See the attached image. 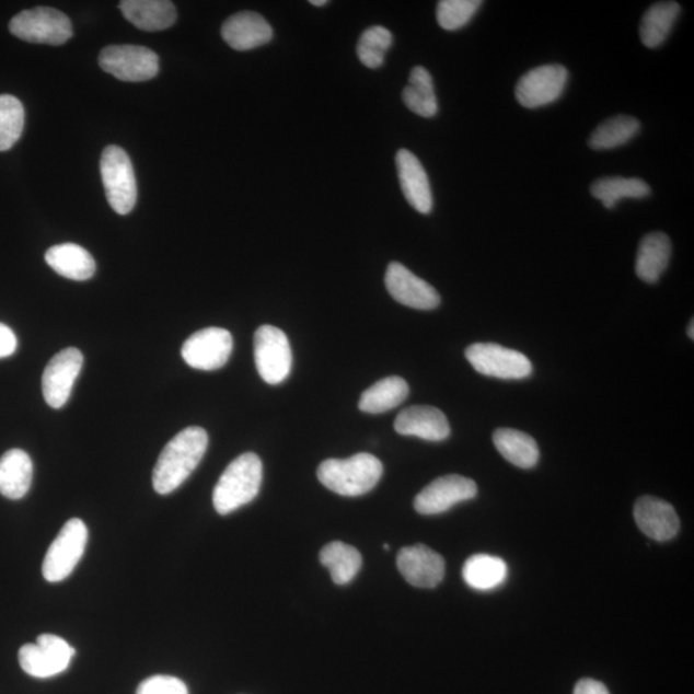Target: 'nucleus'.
<instances>
[{
  "mask_svg": "<svg viewBox=\"0 0 694 694\" xmlns=\"http://www.w3.org/2000/svg\"><path fill=\"white\" fill-rule=\"evenodd\" d=\"M640 123L632 116H615L605 120L589 138L590 149L595 151L614 150L638 135Z\"/></svg>",
  "mask_w": 694,
  "mask_h": 694,
  "instance_id": "obj_31",
  "label": "nucleus"
},
{
  "mask_svg": "<svg viewBox=\"0 0 694 694\" xmlns=\"http://www.w3.org/2000/svg\"><path fill=\"white\" fill-rule=\"evenodd\" d=\"M482 4L479 0H441L437 11L439 25L448 32L460 31L474 19Z\"/></svg>",
  "mask_w": 694,
  "mask_h": 694,
  "instance_id": "obj_35",
  "label": "nucleus"
},
{
  "mask_svg": "<svg viewBox=\"0 0 694 694\" xmlns=\"http://www.w3.org/2000/svg\"><path fill=\"white\" fill-rule=\"evenodd\" d=\"M320 559L328 568L331 578L337 586L349 585L363 564L359 551L343 542H332L324 546Z\"/></svg>",
  "mask_w": 694,
  "mask_h": 694,
  "instance_id": "obj_29",
  "label": "nucleus"
},
{
  "mask_svg": "<svg viewBox=\"0 0 694 694\" xmlns=\"http://www.w3.org/2000/svg\"><path fill=\"white\" fill-rule=\"evenodd\" d=\"M393 46V34L383 26H372L361 34L357 54L368 69H379L385 62V56Z\"/></svg>",
  "mask_w": 694,
  "mask_h": 694,
  "instance_id": "obj_34",
  "label": "nucleus"
},
{
  "mask_svg": "<svg viewBox=\"0 0 694 694\" xmlns=\"http://www.w3.org/2000/svg\"><path fill=\"white\" fill-rule=\"evenodd\" d=\"M466 358L475 371L499 380H523L533 373V363L517 350L498 344H474L467 347Z\"/></svg>",
  "mask_w": 694,
  "mask_h": 694,
  "instance_id": "obj_7",
  "label": "nucleus"
},
{
  "mask_svg": "<svg viewBox=\"0 0 694 694\" xmlns=\"http://www.w3.org/2000/svg\"><path fill=\"white\" fill-rule=\"evenodd\" d=\"M73 655L76 649L61 637L42 634L36 644H27L20 648L19 661L26 674L47 679L68 670Z\"/></svg>",
  "mask_w": 694,
  "mask_h": 694,
  "instance_id": "obj_9",
  "label": "nucleus"
},
{
  "mask_svg": "<svg viewBox=\"0 0 694 694\" xmlns=\"http://www.w3.org/2000/svg\"><path fill=\"white\" fill-rule=\"evenodd\" d=\"M466 585L476 590H491L504 585L508 567L504 559L490 555H475L466 560L462 570Z\"/></svg>",
  "mask_w": 694,
  "mask_h": 694,
  "instance_id": "obj_30",
  "label": "nucleus"
},
{
  "mask_svg": "<svg viewBox=\"0 0 694 694\" xmlns=\"http://www.w3.org/2000/svg\"><path fill=\"white\" fill-rule=\"evenodd\" d=\"M119 9L130 24L143 32H160L172 27L176 10L167 0H124Z\"/></svg>",
  "mask_w": 694,
  "mask_h": 694,
  "instance_id": "obj_21",
  "label": "nucleus"
},
{
  "mask_svg": "<svg viewBox=\"0 0 694 694\" xmlns=\"http://www.w3.org/2000/svg\"><path fill=\"white\" fill-rule=\"evenodd\" d=\"M383 550L390 551V545L389 544L383 545Z\"/></svg>",
  "mask_w": 694,
  "mask_h": 694,
  "instance_id": "obj_41",
  "label": "nucleus"
},
{
  "mask_svg": "<svg viewBox=\"0 0 694 694\" xmlns=\"http://www.w3.org/2000/svg\"><path fill=\"white\" fill-rule=\"evenodd\" d=\"M671 256V241L662 232H653L641 240L635 273L646 284H656L667 270Z\"/></svg>",
  "mask_w": 694,
  "mask_h": 694,
  "instance_id": "obj_24",
  "label": "nucleus"
},
{
  "mask_svg": "<svg viewBox=\"0 0 694 694\" xmlns=\"http://www.w3.org/2000/svg\"><path fill=\"white\" fill-rule=\"evenodd\" d=\"M18 350V337L5 324L0 323V359L9 358Z\"/></svg>",
  "mask_w": 694,
  "mask_h": 694,
  "instance_id": "obj_37",
  "label": "nucleus"
},
{
  "mask_svg": "<svg viewBox=\"0 0 694 694\" xmlns=\"http://www.w3.org/2000/svg\"><path fill=\"white\" fill-rule=\"evenodd\" d=\"M634 519L638 528L657 542L670 541L681 527L674 507L655 497H641L637 500Z\"/></svg>",
  "mask_w": 694,
  "mask_h": 694,
  "instance_id": "obj_19",
  "label": "nucleus"
},
{
  "mask_svg": "<svg viewBox=\"0 0 694 694\" xmlns=\"http://www.w3.org/2000/svg\"><path fill=\"white\" fill-rule=\"evenodd\" d=\"M88 537L90 535L83 521L71 519L66 522L44 558V579L49 582L68 579L84 555Z\"/></svg>",
  "mask_w": 694,
  "mask_h": 694,
  "instance_id": "obj_6",
  "label": "nucleus"
},
{
  "mask_svg": "<svg viewBox=\"0 0 694 694\" xmlns=\"http://www.w3.org/2000/svg\"><path fill=\"white\" fill-rule=\"evenodd\" d=\"M33 461L24 450L11 449L0 458V494L18 500L24 498L33 483Z\"/></svg>",
  "mask_w": 694,
  "mask_h": 694,
  "instance_id": "obj_22",
  "label": "nucleus"
},
{
  "mask_svg": "<svg viewBox=\"0 0 694 694\" xmlns=\"http://www.w3.org/2000/svg\"><path fill=\"white\" fill-rule=\"evenodd\" d=\"M273 35L269 22L255 12L235 13L221 27V36L228 46L241 51L265 46Z\"/></svg>",
  "mask_w": 694,
  "mask_h": 694,
  "instance_id": "obj_20",
  "label": "nucleus"
},
{
  "mask_svg": "<svg viewBox=\"0 0 694 694\" xmlns=\"http://www.w3.org/2000/svg\"><path fill=\"white\" fill-rule=\"evenodd\" d=\"M693 329H694V322H693V320H692V321H691V324H690V326H689V336L691 337V339H694Z\"/></svg>",
  "mask_w": 694,
  "mask_h": 694,
  "instance_id": "obj_40",
  "label": "nucleus"
},
{
  "mask_svg": "<svg viewBox=\"0 0 694 694\" xmlns=\"http://www.w3.org/2000/svg\"><path fill=\"white\" fill-rule=\"evenodd\" d=\"M46 262L57 275L79 282L91 279L97 269L93 256L76 243L50 247L46 253Z\"/></svg>",
  "mask_w": 694,
  "mask_h": 694,
  "instance_id": "obj_23",
  "label": "nucleus"
},
{
  "mask_svg": "<svg viewBox=\"0 0 694 694\" xmlns=\"http://www.w3.org/2000/svg\"><path fill=\"white\" fill-rule=\"evenodd\" d=\"M493 442L501 456L516 467L529 470L536 466L541 453L530 435L513 428H498L493 435Z\"/></svg>",
  "mask_w": 694,
  "mask_h": 694,
  "instance_id": "obj_25",
  "label": "nucleus"
},
{
  "mask_svg": "<svg viewBox=\"0 0 694 694\" xmlns=\"http://www.w3.org/2000/svg\"><path fill=\"white\" fill-rule=\"evenodd\" d=\"M102 70L123 81L151 80L160 70L159 56L140 46H109L101 51Z\"/></svg>",
  "mask_w": 694,
  "mask_h": 694,
  "instance_id": "obj_10",
  "label": "nucleus"
},
{
  "mask_svg": "<svg viewBox=\"0 0 694 694\" xmlns=\"http://www.w3.org/2000/svg\"><path fill=\"white\" fill-rule=\"evenodd\" d=\"M383 466L379 458L359 453L346 460H327L321 463L316 475L331 491L343 497H359L379 484Z\"/></svg>",
  "mask_w": 694,
  "mask_h": 694,
  "instance_id": "obj_2",
  "label": "nucleus"
},
{
  "mask_svg": "<svg viewBox=\"0 0 694 694\" xmlns=\"http://www.w3.org/2000/svg\"><path fill=\"white\" fill-rule=\"evenodd\" d=\"M310 4H313L315 7H323L328 4V0H312V2H310Z\"/></svg>",
  "mask_w": 694,
  "mask_h": 694,
  "instance_id": "obj_39",
  "label": "nucleus"
},
{
  "mask_svg": "<svg viewBox=\"0 0 694 694\" xmlns=\"http://www.w3.org/2000/svg\"><path fill=\"white\" fill-rule=\"evenodd\" d=\"M574 694H610V692L603 683L587 678L576 684Z\"/></svg>",
  "mask_w": 694,
  "mask_h": 694,
  "instance_id": "obj_38",
  "label": "nucleus"
},
{
  "mask_svg": "<svg viewBox=\"0 0 694 694\" xmlns=\"http://www.w3.org/2000/svg\"><path fill=\"white\" fill-rule=\"evenodd\" d=\"M233 351L231 332L210 327L196 332L182 347L186 363L199 371H216L227 365Z\"/></svg>",
  "mask_w": 694,
  "mask_h": 694,
  "instance_id": "obj_11",
  "label": "nucleus"
},
{
  "mask_svg": "<svg viewBox=\"0 0 694 694\" xmlns=\"http://www.w3.org/2000/svg\"><path fill=\"white\" fill-rule=\"evenodd\" d=\"M396 564L398 571L413 587L430 589L438 587L444 579V559L424 544L405 546L398 552Z\"/></svg>",
  "mask_w": 694,
  "mask_h": 694,
  "instance_id": "obj_16",
  "label": "nucleus"
},
{
  "mask_svg": "<svg viewBox=\"0 0 694 694\" xmlns=\"http://www.w3.org/2000/svg\"><path fill=\"white\" fill-rule=\"evenodd\" d=\"M403 101L412 113L431 119L439 113L437 93H435L431 73L423 66L413 69L409 84L404 88Z\"/></svg>",
  "mask_w": 694,
  "mask_h": 694,
  "instance_id": "obj_27",
  "label": "nucleus"
},
{
  "mask_svg": "<svg viewBox=\"0 0 694 694\" xmlns=\"http://www.w3.org/2000/svg\"><path fill=\"white\" fill-rule=\"evenodd\" d=\"M679 13L681 5L676 2H660L649 7L640 22L641 43L648 48L660 47L668 39Z\"/></svg>",
  "mask_w": 694,
  "mask_h": 694,
  "instance_id": "obj_28",
  "label": "nucleus"
},
{
  "mask_svg": "<svg viewBox=\"0 0 694 694\" xmlns=\"http://www.w3.org/2000/svg\"><path fill=\"white\" fill-rule=\"evenodd\" d=\"M476 496L477 485L474 479L449 475L439 477L427 485L416 497L415 508L420 514H439Z\"/></svg>",
  "mask_w": 694,
  "mask_h": 694,
  "instance_id": "obj_14",
  "label": "nucleus"
},
{
  "mask_svg": "<svg viewBox=\"0 0 694 694\" xmlns=\"http://www.w3.org/2000/svg\"><path fill=\"white\" fill-rule=\"evenodd\" d=\"M10 32L21 41L61 46L72 36L71 21L49 7L22 11L10 22Z\"/></svg>",
  "mask_w": 694,
  "mask_h": 694,
  "instance_id": "obj_5",
  "label": "nucleus"
},
{
  "mask_svg": "<svg viewBox=\"0 0 694 694\" xmlns=\"http://www.w3.org/2000/svg\"><path fill=\"white\" fill-rule=\"evenodd\" d=\"M568 72L560 65H544L529 71L516 86V99L525 108H539L559 100Z\"/></svg>",
  "mask_w": 694,
  "mask_h": 694,
  "instance_id": "obj_12",
  "label": "nucleus"
},
{
  "mask_svg": "<svg viewBox=\"0 0 694 694\" xmlns=\"http://www.w3.org/2000/svg\"><path fill=\"white\" fill-rule=\"evenodd\" d=\"M263 483V463L255 453L235 458L213 489L212 504L219 514H229L253 501Z\"/></svg>",
  "mask_w": 694,
  "mask_h": 694,
  "instance_id": "obj_3",
  "label": "nucleus"
},
{
  "mask_svg": "<svg viewBox=\"0 0 694 694\" xmlns=\"http://www.w3.org/2000/svg\"><path fill=\"white\" fill-rule=\"evenodd\" d=\"M83 363V354L77 347H68L50 359L42 380L44 401L49 407L60 409L69 402Z\"/></svg>",
  "mask_w": 694,
  "mask_h": 694,
  "instance_id": "obj_13",
  "label": "nucleus"
},
{
  "mask_svg": "<svg viewBox=\"0 0 694 694\" xmlns=\"http://www.w3.org/2000/svg\"><path fill=\"white\" fill-rule=\"evenodd\" d=\"M101 176L107 201L119 216H127L137 204L138 187L128 153L108 146L101 158Z\"/></svg>",
  "mask_w": 694,
  "mask_h": 694,
  "instance_id": "obj_4",
  "label": "nucleus"
},
{
  "mask_svg": "<svg viewBox=\"0 0 694 694\" xmlns=\"http://www.w3.org/2000/svg\"><path fill=\"white\" fill-rule=\"evenodd\" d=\"M137 694H189L186 683L169 675L147 678L139 684Z\"/></svg>",
  "mask_w": 694,
  "mask_h": 694,
  "instance_id": "obj_36",
  "label": "nucleus"
},
{
  "mask_svg": "<svg viewBox=\"0 0 694 694\" xmlns=\"http://www.w3.org/2000/svg\"><path fill=\"white\" fill-rule=\"evenodd\" d=\"M209 446L208 432L201 427L184 428L162 450L153 470V487L161 496L178 489L192 475Z\"/></svg>",
  "mask_w": 694,
  "mask_h": 694,
  "instance_id": "obj_1",
  "label": "nucleus"
},
{
  "mask_svg": "<svg viewBox=\"0 0 694 694\" xmlns=\"http://www.w3.org/2000/svg\"><path fill=\"white\" fill-rule=\"evenodd\" d=\"M409 395L407 381L397 375L375 382L360 397L359 409L369 415H380L401 405Z\"/></svg>",
  "mask_w": 694,
  "mask_h": 694,
  "instance_id": "obj_26",
  "label": "nucleus"
},
{
  "mask_svg": "<svg viewBox=\"0 0 694 694\" xmlns=\"http://www.w3.org/2000/svg\"><path fill=\"white\" fill-rule=\"evenodd\" d=\"M395 431L403 437L442 441L449 438L450 425L440 409L430 405H415L398 413L395 419Z\"/></svg>",
  "mask_w": 694,
  "mask_h": 694,
  "instance_id": "obj_18",
  "label": "nucleus"
},
{
  "mask_svg": "<svg viewBox=\"0 0 694 694\" xmlns=\"http://www.w3.org/2000/svg\"><path fill=\"white\" fill-rule=\"evenodd\" d=\"M594 198L600 199L605 209H614L620 199L623 198H646L651 195V188L645 181L639 178H622V176H610V178L598 180L590 188Z\"/></svg>",
  "mask_w": 694,
  "mask_h": 694,
  "instance_id": "obj_32",
  "label": "nucleus"
},
{
  "mask_svg": "<svg viewBox=\"0 0 694 694\" xmlns=\"http://www.w3.org/2000/svg\"><path fill=\"white\" fill-rule=\"evenodd\" d=\"M385 285L398 304L418 310H432L440 305L439 292L401 263L394 262L389 265Z\"/></svg>",
  "mask_w": 694,
  "mask_h": 694,
  "instance_id": "obj_15",
  "label": "nucleus"
},
{
  "mask_svg": "<svg viewBox=\"0 0 694 694\" xmlns=\"http://www.w3.org/2000/svg\"><path fill=\"white\" fill-rule=\"evenodd\" d=\"M25 127V108L13 95H0V152L19 142Z\"/></svg>",
  "mask_w": 694,
  "mask_h": 694,
  "instance_id": "obj_33",
  "label": "nucleus"
},
{
  "mask_svg": "<svg viewBox=\"0 0 694 694\" xmlns=\"http://www.w3.org/2000/svg\"><path fill=\"white\" fill-rule=\"evenodd\" d=\"M396 167L398 181L408 204L420 213H430L433 208L431 184L416 154L408 150H398Z\"/></svg>",
  "mask_w": 694,
  "mask_h": 694,
  "instance_id": "obj_17",
  "label": "nucleus"
},
{
  "mask_svg": "<svg viewBox=\"0 0 694 694\" xmlns=\"http://www.w3.org/2000/svg\"><path fill=\"white\" fill-rule=\"evenodd\" d=\"M255 363L261 378L279 385L291 372L292 351L284 331L269 324L258 327L254 337Z\"/></svg>",
  "mask_w": 694,
  "mask_h": 694,
  "instance_id": "obj_8",
  "label": "nucleus"
}]
</instances>
